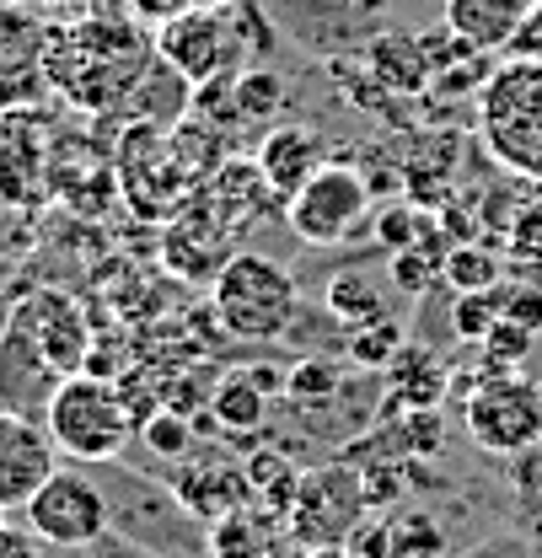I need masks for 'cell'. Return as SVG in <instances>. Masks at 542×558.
I'll return each instance as SVG.
<instances>
[{
  "instance_id": "1",
  "label": "cell",
  "mask_w": 542,
  "mask_h": 558,
  "mask_svg": "<svg viewBox=\"0 0 542 558\" xmlns=\"http://www.w3.org/2000/svg\"><path fill=\"white\" fill-rule=\"evenodd\" d=\"M150 65L156 44H145V33H135L124 16H86L70 27H49V92L70 97L75 108H130Z\"/></svg>"
},
{
  "instance_id": "2",
  "label": "cell",
  "mask_w": 542,
  "mask_h": 558,
  "mask_svg": "<svg viewBox=\"0 0 542 558\" xmlns=\"http://www.w3.org/2000/svg\"><path fill=\"white\" fill-rule=\"evenodd\" d=\"M478 135L494 167L510 178H538L542 183V60L516 54L510 65L483 75L478 97Z\"/></svg>"
},
{
  "instance_id": "3",
  "label": "cell",
  "mask_w": 542,
  "mask_h": 558,
  "mask_svg": "<svg viewBox=\"0 0 542 558\" xmlns=\"http://www.w3.org/2000/svg\"><path fill=\"white\" fill-rule=\"evenodd\" d=\"M44 429L55 435L60 457L81 462V468H108V462L124 457V446H130V435L140 424L130 414V403H124V392L108 376L75 371L55 387V398L44 409Z\"/></svg>"
},
{
  "instance_id": "4",
  "label": "cell",
  "mask_w": 542,
  "mask_h": 558,
  "mask_svg": "<svg viewBox=\"0 0 542 558\" xmlns=\"http://www.w3.org/2000/svg\"><path fill=\"white\" fill-rule=\"evenodd\" d=\"M209 284H215L209 290L215 317H220V328L237 344H274V339H285L296 312H301L296 275L285 264L264 258V253H231Z\"/></svg>"
},
{
  "instance_id": "5",
  "label": "cell",
  "mask_w": 542,
  "mask_h": 558,
  "mask_svg": "<svg viewBox=\"0 0 542 558\" xmlns=\"http://www.w3.org/2000/svg\"><path fill=\"white\" fill-rule=\"evenodd\" d=\"M371 183L360 167L349 161H323L285 205L290 231L306 242V247H344L365 220H371Z\"/></svg>"
},
{
  "instance_id": "6",
  "label": "cell",
  "mask_w": 542,
  "mask_h": 558,
  "mask_svg": "<svg viewBox=\"0 0 542 558\" xmlns=\"http://www.w3.org/2000/svg\"><path fill=\"white\" fill-rule=\"evenodd\" d=\"M22 521L49 548H92V543H103L113 532V505H108V488L97 484L92 473H81V462H75V468H60L27 499Z\"/></svg>"
},
{
  "instance_id": "7",
  "label": "cell",
  "mask_w": 542,
  "mask_h": 558,
  "mask_svg": "<svg viewBox=\"0 0 542 558\" xmlns=\"http://www.w3.org/2000/svg\"><path fill=\"white\" fill-rule=\"evenodd\" d=\"M150 44L189 86H209L220 75H237L242 60H248V49H253L226 11H172L156 27Z\"/></svg>"
},
{
  "instance_id": "8",
  "label": "cell",
  "mask_w": 542,
  "mask_h": 558,
  "mask_svg": "<svg viewBox=\"0 0 542 558\" xmlns=\"http://www.w3.org/2000/svg\"><path fill=\"white\" fill-rule=\"evenodd\" d=\"M365 505H371L365 473L334 462V468L301 478L285 526H290V537H296L301 548H312V554H317V548H339V543L354 537V526L365 521Z\"/></svg>"
},
{
  "instance_id": "9",
  "label": "cell",
  "mask_w": 542,
  "mask_h": 558,
  "mask_svg": "<svg viewBox=\"0 0 542 558\" xmlns=\"http://www.w3.org/2000/svg\"><path fill=\"white\" fill-rule=\"evenodd\" d=\"M468 435L494 457H521L542 440V392L521 376H483L468 398Z\"/></svg>"
},
{
  "instance_id": "10",
  "label": "cell",
  "mask_w": 542,
  "mask_h": 558,
  "mask_svg": "<svg viewBox=\"0 0 542 558\" xmlns=\"http://www.w3.org/2000/svg\"><path fill=\"white\" fill-rule=\"evenodd\" d=\"M49 92V22L33 5L0 0V119L27 113Z\"/></svg>"
},
{
  "instance_id": "11",
  "label": "cell",
  "mask_w": 542,
  "mask_h": 558,
  "mask_svg": "<svg viewBox=\"0 0 542 558\" xmlns=\"http://www.w3.org/2000/svg\"><path fill=\"white\" fill-rule=\"evenodd\" d=\"M11 328L27 333L33 349H38L60 376L86 371V360H92V328H86L81 306L70 301L65 290H38V295L16 301V306H11Z\"/></svg>"
},
{
  "instance_id": "12",
  "label": "cell",
  "mask_w": 542,
  "mask_h": 558,
  "mask_svg": "<svg viewBox=\"0 0 542 558\" xmlns=\"http://www.w3.org/2000/svg\"><path fill=\"white\" fill-rule=\"evenodd\" d=\"M60 473V446L44 418L0 409V510H27V499Z\"/></svg>"
},
{
  "instance_id": "13",
  "label": "cell",
  "mask_w": 542,
  "mask_h": 558,
  "mask_svg": "<svg viewBox=\"0 0 542 558\" xmlns=\"http://www.w3.org/2000/svg\"><path fill=\"white\" fill-rule=\"evenodd\" d=\"M60 381L65 376L33 349V339L5 323V333H0V409L44 418V409H49V398H55Z\"/></svg>"
},
{
  "instance_id": "14",
  "label": "cell",
  "mask_w": 542,
  "mask_h": 558,
  "mask_svg": "<svg viewBox=\"0 0 542 558\" xmlns=\"http://www.w3.org/2000/svg\"><path fill=\"white\" fill-rule=\"evenodd\" d=\"M328 156H323V140H317V130H306V124H279V130H269L264 135V145H258V178H264V189H269V199H279V205H290V194L323 167Z\"/></svg>"
},
{
  "instance_id": "15",
  "label": "cell",
  "mask_w": 542,
  "mask_h": 558,
  "mask_svg": "<svg viewBox=\"0 0 542 558\" xmlns=\"http://www.w3.org/2000/svg\"><path fill=\"white\" fill-rule=\"evenodd\" d=\"M172 499L194 515V521H220L242 505H253V488H248V468L237 462H220V457H204V462H189L183 478L172 484Z\"/></svg>"
},
{
  "instance_id": "16",
  "label": "cell",
  "mask_w": 542,
  "mask_h": 558,
  "mask_svg": "<svg viewBox=\"0 0 542 558\" xmlns=\"http://www.w3.org/2000/svg\"><path fill=\"white\" fill-rule=\"evenodd\" d=\"M532 0H446V33L473 44L478 54H499L516 44Z\"/></svg>"
},
{
  "instance_id": "17",
  "label": "cell",
  "mask_w": 542,
  "mask_h": 558,
  "mask_svg": "<svg viewBox=\"0 0 542 558\" xmlns=\"http://www.w3.org/2000/svg\"><path fill=\"white\" fill-rule=\"evenodd\" d=\"M209 424L220 435H258L269 424V387L248 371L220 376L215 392H209Z\"/></svg>"
},
{
  "instance_id": "18",
  "label": "cell",
  "mask_w": 542,
  "mask_h": 558,
  "mask_svg": "<svg viewBox=\"0 0 542 558\" xmlns=\"http://www.w3.org/2000/svg\"><path fill=\"white\" fill-rule=\"evenodd\" d=\"M274 510H231L209 526V554L215 558H274Z\"/></svg>"
},
{
  "instance_id": "19",
  "label": "cell",
  "mask_w": 542,
  "mask_h": 558,
  "mask_svg": "<svg viewBox=\"0 0 542 558\" xmlns=\"http://www.w3.org/2000/svg\"><path fill=\"white\" fill-rule=\"evenodd\" d=\"M371 236H376V247H387V253H408V247H446V242H441V220H435L430 209L408 205V199L376 209V215H371Z\"/></svg>"
},
{
  "instance_id": "20",
  "label": "cell",
  "mask_w": 542,
  "mask_h": 558,
  "mask_svg": "<svg viewBox=\"0 0 542 558\" xmlns=\"http://www.w3.org/2000/svg\"><path fill=\"white\" fill-rule=\"evenodd\" d=\"M328 312L349 323V328H365V323H382V317H393V301L382 295V284L365 275H334L328 279Z\"/></svg>"
},
{
  "instance_id": "21",
  "label": "cell",
  "mask_w": 542,
  "mask_h": 558,
  "mask_svg": "<svg viewBox=\"0 0 542 558\" xmlns=\"http://www.w3.org/2000/svg\"><path fill=\"white\" fill-rule=\"evenodd\" d=\"M387 376H393V387L404 392L408 409H430L435 403V392L446 387V371L435 365V354L419 344H404L398 349V360L387 365Z\"/></svg>"
},
{
  "instance_id": "22",
  "label": "cell",
  "mask_w": 542,
  "mask_h": 558,
  "mask_svg": "<svg viewBox=\"0 0 542 558\" xmlns=\"http://www.w3.org/2000/svg\"><path fill=\"white\" fill-rule=\"evenodd\" d=\"M339 392H344V371L334 365V360H301V365L285 376V398H290L301 414L334 409Z\"/></svg>"
},
{
  "instance_id": "23",
  "label": "cell",
  "mask_w": 542,
  "mask_h": 558,
  "mask_svg": "<svg viewBox=\"0 0 542 558\" xmlns=\"http://www.w3.org/2000/svg\"><path fill=\"white\" fill-rule=\"evenodd\" d=\"M301 478H306V473H296V468H290L285 457H274V451H264V457H253V462H248V488H253V499H264L279 521L290 515Z\"/></svg>"
},
{
  "instance_id": "24",
  "label": "cell",
  "mask_w": 542,
  "mask_h": 558,
  "mask_svg": "<svg viewBox=\"0 0 542 558\" xmlns=\"http://www.w3.org/2000/svg\"><path fill=\"white\" fill-rule=\"evenodd\" d=\"M135 435L145 440V451H156L161 462H189L194 457V424H189V414H178V409H156Z\"/></svg>"
},
{
  "instance_id": "25",
  "label": "cell",
  "mask_w": 542,
  "mask_h": 558,
  "mask_svg": "<svg viewBox=\"0 0 542 558\" xmlns=\"http://www.w3.org/2000/svg\"><path fill=\"white\" fill-rule=\"evenodd\" d=\"M231 102H237V119H274L285 102V81L274 70H237Z\"/></svg>"
},
{
  "instance_id": "26",
  "label": "cell",
  "mask_w": 542,
  "mask_h": 558,
  "mask_svg": "<svg viewBox=\"0 0 542 558\" xmlns=\"http://www.w3.org/2000/svg\"><path fill=\"white\" fill-rule=\"evenodd\" d=\"M404 349V323L398 317H382V323H365L349 333V360L365 365V371H387Z\"/></svg>"
},
{
  "instance_id": "27",
  "label": "cell",
  "mask_w": 542,
  "mask_h": 558,
  "mask_svg": "<svg viewBox=\"0 0 542 558\" xmlns=\"http://www.w3.org/2000/svg\"><path fill=\"white\" fill-rule=\"evenodd\" d=\"M446 284L457 290V295H468V290H494L499 284V258L489 253V247H451L446 253Z\"/></svg>"
},
{
  "instance_id": "28",
  "label": "cell",
  "mask_w": 542,
  "mask_h": 558,
  "mask_svg": "<svg viewBox=\"0 0 542 558\" xmlns=\"http://www.w3.org/2000/svg\"><path fill=\"white\" fill-rule=\"evenodd\" d=\"M499 290H505V284H494V290H468V295L457 301V312H451L457 339H468V344H483V339H489V328L499 323Z\"/></svg>"
},
{
  "instance_id": "29",
  "label": "cell",
  "mask_w": 542,
  "mask_h": 558,
  "mask_svg": "<svg viewBox=\"0 0 542 558\" xmlns=\"http://www.w3.org/2000/svg\"><path fill=\"white\" fill-rule=\"evenodd\" d=\"M532 354V333L516 328V323H494L489 339H483V360H489V376H516V365Z\"/></svg>"
},
{
  "instance_id": "30",
  "label": "cell",
  "mask_w": 542,
  "mask_h": 558,
  "mask_svg": "<svg viewBox=\"0 0 542 558\" xmlns=\"http://www.w3.org/2000/svg\"><path fill=\"white\" fill-rule=\"evenodd\" d=\"M499 317L516 323V328H527V333H542V290H532V284L499 290Z\"/></svg>"
},
{
  "instance_id": "31",
  "label": "cell",
  "mask_w": 542,
  "mask_h": 558,
  "mask_svg": "<svg viewBox=\"0 0 542 558\" xmlns=\"http://www.w3.org/2000/svg\"><path fill=\"white\" fill-rule=\"evenodd\" d=\"M510 258L542 264V209H521V215L510 220Z\"/></svg>"
},
{
  "instance_id": "32",
  "label": "cell",
  "mask_w": 542,
  "mask_h": 558,
  "mask_svg": "<svg viewBox=\"0 0 542 558\" xmlns=\"http://www.w3.org/2000/svg\"><path fill=\"white\" fill-rule=\"evenodd\" d=\"M38 543H44V537H38L27 521H22V526L5 521V532H0V558H38Z\"/></svg>"
},
{
  "instance_id": "33",
  "label": "cell",
  "mask_w": 542,
  "mask_h": 558,
  "mask_svg": "<svg viewBox=\"0 0 542 558\" xmlns=\"http://www.w3.org/2000/svg\"><path fill=\"white\" fill-rule=\"evenodd\" d=\"M183 11H231V5H242V0H178Z\"/></svg>"
},
{
  "instance_id": "34",
  "label": "cell",
  "mask_w": 542,
  "mask_h": 558,
  "mask_svg": "<svg viewBox=\"0 0 542 558\" xmlns=\"http://www.w3.org/2000/svg\"><path fill=\"white\" fill-rule=\"evenodd\" d=\"M312 558H360V554H354L349 543H339V548H317V554H312Z\"/></svg>"
},
{
  "instance_id": "35",
  "label": "cell",
  "mask_w": 542,
  "mask_h": 558,
  "mask_svg": "<svg viewBox=\"0 0 542 558\" xmlns=\"http://www.w3.org/2000/svg\"><path fill=\"white\" fill-rule=\"evenodd\" d=\"M5 323H11V312H5V301H0V333H5Z\"/></svg>"
},
{
  "instance_id": "36",
  "label": "cell",
  "mask_w": 542,
  "mask_h": 558,
  "mask_svg": "<svg viewBox=\"0 0 542 558\" xmlns=\"http://www.w3.org/2000/svg\"><path fill=\"white\" fill-rule=\"evenodd\" d=\"M0 532H5V510H0Z\"/></svg>"
}]
</instances>
